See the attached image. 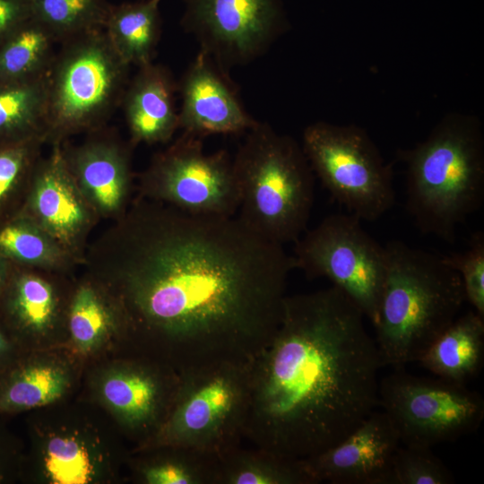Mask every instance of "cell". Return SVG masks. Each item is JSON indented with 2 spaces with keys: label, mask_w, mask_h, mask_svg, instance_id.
Instances as JSON below:
<instances>
[{
  "label": "cell",
  "mask_w": 484,
  "mask_h": 484,
  "mask_svg": "<svg viewBox=\"0 0 484 484\" xmlns=\"http://www.w3.org/2000/svg\"><path fill=\"white\" fill-rule=\"evenodd\" d=\"M65 324L71 340L83 353L96 350L112 334L128 333L115 299L86 273L69 297Z\"/></svg>",
  "instance_id": "cell-21"
},
{
  "label": "cell",
  "mask_w": 484,
  "mask_h": 484,
  "mask_svg": "<svg viewBox=\"0 0 484 484\" xmlns=\"http://www.w3.org/2000/svg\"><path fill=\"white\" fill-rule=\"evenodd\" d=\"M30 17L28 0H0V45Z\"/></svg>",
  "instance_id": "cell-34"
},
{
  "label": "cell",
  "mask_w": 484,
  "mask_h": 484,
  "mask_svg": "<svg viewBox=\"0 0 484 484\" xmlns=\"http://www.w3.org/2000/svg\"><path fill=\"white\" fill-rule=\"evenodd\" d=\"M406 209L418 229L453 243L458 226L484 201V138L479 119L453 113L400 154Z\"/></svg>",
  "instance_id": "cell-4"
},
{
  "label": "cell",
  "mask_w": 484,
  "mask_h": 484,
  "mask_svg": "<svg viewBox=\"0 0 484 484\" xmlns=\"http://www.w3.org/2000/svg\"><path fill=\"white\" fill-rule=\"evenodd\" d=\"M55 43L48 30L30 17L0 45V85L46 74Z\"/></svg>",
  "instance_id": "cell-29"
},
{
  "label": "cell",
  "mask_w": 484,
  "mask_h": 484,
  "mask_svg": "<svg viewBox=\"0 0 484 484\" xmlns=\"http://www.w3.org/2000/svg\"><path fill=\"white\" fill-rule=\"evenodd\" d=\"M399 370L378 384V404L401 443L432 448L476 431L484 418V400L466 385Z\"/></svg>",
  "instance_id": "cell-9"
},
{
  "label": "cell",
  "mask_w": 484,
  "mask_h": 484,
  "mask_svg": "<svg viewBox=\"0 0 484 484\" xmlns=\"http://www.w3.org/2000/svg\"><path fill=\"white\" fill-rule=\"evenodd\" d=\"M183 26L221 68L263 55L284 27L279 0H185Z\"/></svg>",
  "instance_id": "cell-12"
},
{
  "label": "cell",
  "mask_w": 484,
  "mask_h": 484,
  "mask_svg": "<svg viewBox=\"0 0 484 484\" xmlns=\"http://www.w3.org/2000/svg\"><path fill=\"white\" fill-rule=\"evenodd\" d=\"M3 480V459H2V454L0 451V480Z\"/></svg>",
  "instance_id": "cell-37"
},
{
  "label": "cell",
  "mask_w": 484,
  "mask_h": 484,
  "mask_svg": "<svg viewBox=\"0 0 484 484\" xmlns=\"http://www.w3.org/2000/svg\"><path fill=\"white\" fill-rule=\"evenodd\" d=\"M125 362L102 378L99 393L122 426L141 442L150 440L166 420L180 374L150 357Z\"/></svg>",
  "instance_id": "cell-14"
},
{
  "label": "cell",
  "mask_w": 484,
  "mask_h": 484,
  "mask_svg": "<svg viewBox=\"0 0 484 484\" xmlns=\"http://www.w3.org/2000/svg\"><path fill=\"white\" fill-rule=\"evenodd\" d=\"M484 317L475 311L458 316L418 362L435 376L466 385L481 369Z\"/></svg>",
  "instance_id": "cell-20"
},
{
  "label": "cell",
  "mask_w": 484,
  "mask_h": 484,
  "mask_svg": "<svg viewBox=\"0 0 484 484\" xmlns=\"http://www.w3.org/2000/svg\"><path fill=\"white\" fill-rule=\"evenodd\" d=\"M101 129L80 144L61 146L69 171L100 219L116 220L132 202V145Z\"/></svg>",
  "instance_id": "cell-17"
},
{
  "label": "cell",
  "mask_w": 484,
  "mask_h": 484,
  "mask_svg": "<svg viewBox=\"0 0 484 484\" xmlns=\"http://www.w3.org/2000/svg\"><path fill=\"white\" fill-rule=\"evenodd\" d=\"M0 253L13 264L65 274L79 265L50 234L20 212L0 223Z\"/></svg>",
  "instance_id": "cell-24"
},
{
  "label": "cell",
  "mask_w": 484,
  "mask_h": 484,
  "mask_svg": "<svg viewBox=\"0 0 484 484\" xmlns=\"http://www.w3.org/2000/svg\"><path fill=\"white\" fill-rule=\"evenodd\" d=\"M40 463L48 480L84 484L97 480L104 466L98 446L75 431H57L43 442Z\"/></svg>",
  "instance_id": "cell-26"
},
{
  "label": "cell",
  "mask_w": 484,
  "mask_h": 484,
  "mask_svg": "<svg viewBox=\"0 0 484 484\" xmlns=\"http://www.w3.org/2000/svg\"><path fill=\"white\" fill-rule=\"evenodd\" d=\"M70 385L68 371L51 361L33 362L14 369L0 385V411H22L52 403Z\"/></svg>",
  "instance_id": "cell-28"
},
{
  "label": "cell",
  "mask_w": 484,
  "mask_h": 484,
  "mask_svg": "<svg viewBox=\"0 0 484 484\" xmlns=\"http://www.w3.org/2000/svg\"><path fill=\"white\" fill-rule=\"evenodd\" d=\"M138 195L199 215L234 216L239 206L230 155L204 152L202 138L186 133L152 157Z\"/></svg>",
  "instance_id": "cell-11"
},
{
  "label": "cell",
  "mask_w": 484,
  "mask_h": 484,
  "mask_svg": "<svg viewBox=\"0 0 484 484\" xmlns=\"http://www.w3.org/2000/svg\"><path fill=\"white\" fill-rule=\"evenodd\" d=\"M177 90L169 70L153 62L138 67L121 104L133 146L169 142L179 128L175 106Z\"/></svg>",
  "instance_id": "cell-19"
},
{
  "label": "cell",
  "mask_w": 484,
  "mask_h": 484,
  "mask_svg": "<svg viewBox=\"0 0 484 484\" xmlns=\"http://www.w3.org/2000/svg\"><path fill=\"white\" fill-rule=\"evenodd\" d=\"M12 264L0 296L9 327L22 335L42 337L65 324L69 298L64 300L57 283V278L65 273Z\"/></svg>",
  "instance_id": "cell-18"
},
{
  "label": "cell",
  "mask_w": 484,
  "mask_h": 484,
  "mask_svg": "<svg viewBox=\"0 0 484 484\" xmlns=\"http://www.w3.org/2000/svg\"><path fill=\"white\" fill-rule=\"evenodd\" d=\"M387 269L374 326L383 366L419 361L458 317L465 299L441 255L402 241L386 244Z\"/></svg>",
  "instance_id": "cell-3"
},
{
  "label": "cell",
  "mask_w": 484,
  "mask_h": 484,
  "mask_svg": "<svg viewBox=\"0 0 484 484\" xmlns=\"http://www.w3.org/2000/svg\"><path fill=\"white\" fill-rule=\"evenodd\" d=\"M160 1L110 5L104 31L117 54L130 66L152 62L161 33Z\"/></svg>",
  "instance_id": "cell-22"
},
{
  "label": "cell",
  "mask_w": 484,
  "mask_h": 484,
  "mask_svg": "<svg viewBox=\"0 0 484 484\" xmlns=\"http://www.w3.org/2000/svg\"><path fill=\"white\" fill-rule=\"evenodd\" d=\"M12 265V263L0 253V296L8 281Z\"/></svg>",
  "instance_id": "cell-35"
},
{
  "label": "cell",
  "mask_w": 484,
  "mask_h": 484,
  "mask_svg": "<svg viewBox=\"0 0 484 484\" xmlns=\"http://www.w3.org/2000/svg\"><path fill=\"white\" fill-rule=\"evenodd\" d=\"M33 170L20 212L33 220L82 265L89 238L100 217L86 199L65 163L61 144Z\"/></svg>",
  "instance_id": "cell-13"
},
{
  "label": "cell",
  "mask_w": 484,
  "mask_h": 484,
  "mask_svg": "<svg viewBox=\"0 0 484 484\" xmlns=\"http://www.w3.org/2000/svg\"><path fill=\"white\" fill-rule=\"evenodd\" d=\"M455 479L431 448L399 446L393 461L392 484H453Z\"/></svg>",
  "instance_id": "cell-32"
},
{
  "label": "cell",
  "mask_w": 484,
  "mask_h": 484,
  "mask_svg": "<svg viewBox=\"0 0 484 484\" xmlns=\"http://www.w3.org/2000/svg\"><path fill=\"white\" fill-rule=\"evenodd\" d=\"M348 214L324 218L295 242V269L324 277L343 291L374 324L387 269L385 246Z\"/></svg>",
  "instance_id": "cell-10"
},
{
  "label": "cell",
  "mask_w": 484,
  "mask_h": 484,
  "mask_svg": "<svg viewBox=\"0 0 484 484\" xmlns=\"http://www.w3.org/2000/svg\"><path fill=\"white\" fill-rule=\"evenodd\" d=\"M10 343L7 336L0 327V359H3L8 352Z\"/></svg>",
  "instance_id": "cell-36"
},
{
  "label": "cell",
  "mask_w": 484,
  "mask_h": 484,
  "mask_svg": "<svg viewBox=\"0 0 484 484\" xmlns=\"http://www.w3.org/2000/svg\"><path fill=\"white\" fill-rule=\"evenodd\" d=\"M44 144L41 136L0 141V223L21 210Z\"/></svg>",
  "instance_id": "cell-31"
},
{
  "label": "cell",
  "mask_w": 484,
  "mask_h": 484,
  "mask_svg": "<svg viewBox=\"0 0 484 484\" xmlns=\"http://www.w3.org/2000/svg\"><path fill=\"white\" fill-rule=\"evenodd\" d=\"M304 460L238 445L220 457L217 484H316Z\"/></svg>",
  "instance_id": "cell-23"
},
{
  "label": "cell",
  "mask_w": 484,
  "mask_h": 484,
  "mask_svg": "<svg viewBox=\"0 0 484 484\" xmlns=\"http://www.w3.org/2000/svg\"><path fill=\"white\" fill-rule=\"evenodd\" d=\"M400 444L388 415L374 411L340 443L304 462L317 483L392 484Z\"/></svg>",
  "instance_id": "cell-15"
},
{
  "label": "cell",
  "mask_w": 484,
  "mask_h": 484,
  "mask_svg": "<svg viewBox=\"0 0 484 484\" xmlns=\"http://www.w3.org/2000/svg\"><path fill=\"white\" fill-rule=\"evenodd\" d=\"M461 277L465 299L484 317V234H472L469 247L462 252L441 255Z\"/></svg>",
  "instance_id": "cell-33"
},
{
  "label": "cell",
  "mask_w": 484,
  "mask_h": 484,
  "mask_svg": "<svg viewBox=\"0 0 484 484\" xmlns=\"http://www.w3.org/2000/svg\"><path fill=\"white\" fill-rule=\"evenodd\" d=\"M48 99V72L36 78L1 84L0 141L35 136L45 140Z\"/></svg>",
  "instance_id": "cell-27"
},
{
  "label": "cell",
  "mask_w": 484,
  "mask_h": 484,
  "mask_svg": "<svg viewBox=\"0 0 484 484\" xmlns=\"http://www.w3.org/2000/svg\"><path fill=\"white\" fill-rule=\"evenodd\" d=\"M82 265L147 356L178 373L251 362L281 324L295 269L282 245L238 216L193 214L139 195L89 243Z\"/></svg>",
  "instance_id": "cell-1"
},
{
  "label": "cell",
  "mask_w": 484,
  "mask_h": 484,
  "mask_svg": "<svg viewBox=\"0 0 484 484\" xmlns=\"http://www.w3.org/2000/svg\"><path fill=\"white\" fill-rule=\"evenodd\" d=\"M232 159L239 193L238 217L274 243L296 242L314 202V173L291 136L256 122Z\"/></svg>",
  "instance_id": "cell-5"
},
{
  "label": "cell",
  "mask_w": 484,
  "mask_h": 484,
  "mask_svg": "<svg viewBox=\"0 0 484 484\" xmlns=\"http://www.w3.org/2000/svg\"><path fill=\"white\" fill-rule=\"evenodd\" d=\"M136 465L147 484H217L220 456L192 447L155 445Z\"/></svg>",
  "instance_id": "cell-25"
},
{
  "label": "cell",
  "mask_w": 484,
  "mask_h": 484,
  "mask_svg": "<svg viewBox=\"0 0 484 484\" xmlns=\"http://www.w3.org/2000/svg\"><path fill=\"white\" fill-rule=\"evenodd\" d=\"M250 363H220L180 374L169 413L140 449L163 445L221 456L240 445L249 402Z\"/></svg>",
  "instance_id": "cell-7"
},
{
  "label": "cell",
  "mask_w": 484,
  "mask_h": 484,
  "mask_svg": "<svg viewBox=\"0 0 484 484\" xmlns=\"http://www.w3.org/2000/svg\"><path fill=\"white\" fill-rule=\"evenodd\" d=\"M340 289L286 296L281 324L249 368L244 438L304 460L337 445L378 405V349Z\"/></svg>",
  "instance_id": "cell-2"
},
{
  "label": "cell",
  "mask_w": 484,
  "mask_h": 484,
  "mask_svg": "<svg viewBox=\"0 0 484 484\" xmlns=\"http://www.w3.org/2000/svg\"><path fill=\"white\" fill-rule=\"evenodd\" d=\"M301 146L313 173L350 213L373 221L393 205L392 168L361 127L318 121L304 129Z\"/></svg>",
  "instance_id": "cell-8"
},
{
  "label": "cell",
  "mask_w": 484,
  "mask_h": 484,
  "mask_svg": "<svg viewBox=\"0 0 484 484\" xmlns=\"http://www.w3.org/2000/svg\"><path fill=\"white\" fill-rule=\"evenodd\" d=\"M179 128L203 138L248 131L257 122L244 108L228 72L199 51L177 84Z\"/></svg>",
  "instance_id": "cell-16"
},
{
  "label": "cell",
  "mask_w": 484,
  "mask_h": 484,
  "mask_svg": "<svg viewBox=\"0 0 484 484\" xmlns=\"http://www.w3.org/2000/svg\"><path fill=\"white\" fill-rule=\"evenodd\" d=\"M129 68L104 30L62 43L48 71L46 143L102 128L121 104Z\"/></svg>",
  "instance_id": "cell-6"
},
{
  "label": "cell",
  "mask_w": 484,
  "mask_h": 484,
  "mask_svg": "<svg viewBox=\"0 0 484 484\" xmlns=\"http://www.w3.org/2000/svg\"><path fill=\"white\" fill-rule=\"evenodd\" d=\"M31 17L56 42L103 30L111 4L108 0H28Z\"/></svg>",
  "instance_id": "cell-30"
}]
</instances>
